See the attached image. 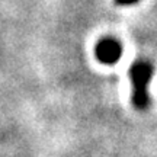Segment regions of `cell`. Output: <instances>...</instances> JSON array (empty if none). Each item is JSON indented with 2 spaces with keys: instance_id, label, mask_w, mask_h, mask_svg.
<instances>
[{
  "instance_id": "1",
  "label": "cell",
  "mask_w": 157,
  "mask_h": 157,
  "mask_svg": "<svg viewBox=\"0 0 157 157\" xmlns=\"http://www.w3.org/2000/svg\"><path fill=\"white\" fill-rule=\"evenodd\" d=\"M154 68L148 61L140 60L132 64V67L129 68V76L132 80L134 86V95H132V102L138 109H144L148 105V92H147V84L150 83L153 78Z\"/></svg>"
},
{
  "instance_id": "2",
  "label": "cell",
  "mask_w": 157,
  "mask_h": 157,
  "mask_svg": "<svg viewBox=\"0 0 157 157\" xmlns=\"http://www.w3.org/2000/svg\"><path fill=\"white\" fill-rule=\"evenodd\" d=\"M122 56L121 44L113 38H103L96 45V57L105 64H113Z\"/></svg>"
},
{
  "instance_id": "3",
  "label": "cell",
  "mask_w": 157,
  "mask_h": 157,
  "mask_svg": "<svg viewBox=\"0 0 157 157\" xmlns=\"http://www.w3.org/2000/svg\"><path fill=\"white\" fill-rule=\"evenodd\" d=\"M138 0H115V3H118V5L121 6H129V5H134V3H137Z\"/></svg>"
}]
</instances>
